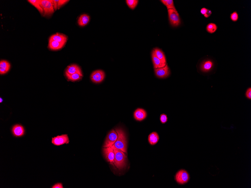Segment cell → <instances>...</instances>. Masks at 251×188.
I'll return each mask as SVG.
<instances>
[{
	"instance_id": "6da1fadb",
	"label": "cell",
	"mask_w": 251,
	"mask_h": 188,
	"mask_svg": "<svg viewBox=\"0 0 251 188\" xmlns=\"http://www.w3.org/2000/svg\"><path fill=\"white\" fill-rule=\"evenodd\" d=\"M116 130L118 134V137L117 141L111 147L127 153V141L125 133L121 128H116Z\"/></svg>"
},
{
	"instance_id": "7a4b0ae2",
	"label": "cell",
	"mask_w": 251,
	"mask_h": 188,
	"mask_svg": "<svg viewBox=\"0 0 251 188\" xmlns=\"http://www.w3.org/2000/svg\"><path fill=\"white\" fill-rule=\"evenodd\" d=\"M115 158L114 164L118 169H123L126 166L127 156L125 152L118 149L113 148Z\"/></svg>"
},
{
	"instance_id": "3957f363",
	"label": "cell",
	"mask_w": 251,
	"mask_h": 188,
	"mask_svg": "<svg viewBox=\"0 0 251 188\" xmlns=\"http://www.w3.org/2000/svg\"><path fill=\"white\" fill-rule=\"evenodd\" d=\"M40 2L43 9V16L50 17L55 11L53 0H40Z\"/></svg>"
},
{
	"instance_id": "277c9868",
	"label": "cell",
	"mask_w": 251,
	"mask_h": 188,
	"mask_svg": "<svg viewBox=\"0 0 251 188\" xmlns=\"http://www.w3.org/2000/svg\"><path fill=\"white\" fill-rule=\"evenodd\" d=\"M190 179L189 175L185 170L181 169L176 173L175 180L179 184L184 185L187 183Z\"/></svg>"
},
{
	"instance_id": "5b68a950",
	"label": "cell",
	"mask_w": 251,
	"mask_h": 188,
	"mask_svg": "<svg viewBox=\"0 0 251 188\" xmlns=\"http://www.w3.org/2000/svg\"><path fill=\"white\" fill-rule=\"evenodd\" d=\"M170 23L173 27H177L180 24V19L178 12L176 10L169 9L168 10Z\"/></svg>"
},
{
	"instance_id": "8992f818",
	"label": "cell",
	"mask_w": 251,
	"mask_h": 188,
	"mask_svg": "<svg viewBox=\"0 0 251 188\" xmlns=\"http://www.w3.org/2000/svg\"><path fill=\"white\" fill-rule=\"evenodd\" d=\"M118 135L116 130H112L109 133L105 141L103 148L112 147L118 139Z\"/></svg>"
},
{
	"instance_id": "52a82bcc",
	"label": "cell",
	"mask_w": 251,
	"mask_h": 188,
	"mask_svg": "<svg viewBox=\"0 0 251 188\" xmlns=\"http://www.w3.org/2000/svg\"><path fill=\"white\" fill-rule=\"evenodd\" d=\"M104 72L101 70H97L93 72L91 75V79L94 83L98 84L102 82L105 77Z\"/></svg>"
},
{
	"instance_id": "ba28073f",
	"label": "cell",
	"mask_w": 251,
	"mask_h": 188,
	"mask_svg": "<svg viewBox=\"0 0 251 188\" xmlns=\"http://www.w3.org/2000/svg\"><path fill=\"white\" fill-rule=\"evenodd\" d=\"M69 139L67 134H63L52 138V143L56 146H60L64 144H69Z\"/></svg>"
},
{
	"instance_id": "9c48e42d",
	"label": "cell",
	"mask_w": 251,
	"mask_h": 188,
	"mask_svg": "<svg viewBox=\"0 0 251 188\" xmlns=\"http://www.w3.org/2000/svg\"><path fill=\"white\" fill-rule=\"evenodd\" d=\"M155 72L156 76L160 78H165L170 74V70L167 64L163 67L155 69Z\"/></svg>"
},
{
	"instance_id": "30bf717a",
	"label": "cell",
	"mask_w": 251,
	"mask_h": 188,
	"mask_svg": "<svg viewBox=\"0 0 251 188\" xmlns=\"http://www.w3.org/2000/svg\"><path fill=\"white\" fill-rule=\"evenodd\" d=\"M103 152L107 161L114 165L115 154L113 148L111 147L103 148Z\"/></svg>"
},
{
	"instance_id": "8fae6325",
	"label": "cell",
	"mask_w": 251,
	"mask_h": 188,
	"mask_svg": "<svg viewBox=\"0 0 251 188\" xmlns=\"http://www.w3.org/2000/svg\"><path fill=\"white\" fill-rule=\"evenodd\" d=\"M134 118L136 120L141 121L145 119L147 117V113L143 108H138L134 112Z\"/></svg>"
},
{
	"instance_id": "7c38bea8",
	"label": "cell",
	"mask_w": 251,
	"mask_h": 188,
	"mask_svg": "<svg viewBox=\"0 0 251 188\" xmlns=\"http://www.w3.org/2000/svg\"><path fill=\"white\" fill-rule=\"evenodd\" d=\"M49 40H54L60 43L66 44L68 40V37L64 34L57 33L51 36Z\"/></svg>"
},
{
	"instance_id": "4fadbf2b",
	"label": "cell",
	"mask_w": 251,
	"mask_h": 188,
	"mask_svg": "<svg viewBox=\"0 0 251 188\" xmlns=\"http://www.w3.org/2000/svg\"><path fill=\"white\" fill-rule=\"evenodd\" d=\"M12 132L14 136L16 137H21L25 133V129L22 125L16 124L14 125L12 128Z\"/></svg>"
},
{
	"instance_id": "5bb4252c",
	"label": "cell",
	"mask_w": 251,
	"mask_h": 188,
	"mask_svg": "<svg viewBox=\"0 0 251 188\" xmlns=\"http://www.w3.org/2000/svg\"><path fill=\"white\" fill-rule=\"evenodd\" d=\"M65 45V44L60 43L55 41L49 40L48 47L51 50H58L62 49Z\"/></svg>"
},
{
	"instance_id": "9a60e30c",
	"label": "cell",
	"mask_w": 251,
	"mask_h": 188,
	"mask_svg": "<svg viewBox=\"0 0 251 188\" xmlns=\"http://www.w3.org/2000/svg\"><path fill=\"white\" fill-rule=\"evenodd\" d=\"M152 58L155 69H159L165 67L166 65V64L163 63L161 60L156 57L154 50L152 51Z\"/></svg>"
},
{
	"instance_id": "2e32d148",
	"label": "cell",
	"mask_w": 251,
	"mask_h": 188,
	"mask_svg": "<svg viewBox=\"0 0 251 188\" xmlns=\"http://www.w3.org/2000/svg\"><path fill=\"white\" fill-rule=\"evenodd\" d=\"M214 63L211 60H206L203 62L200 66L201 71L204 72H208L213 69Z\"/></svg>"
},
{
	"instance_id": "e0dca14e",
	"label": "cell",
	"mask_w": 251,
	"mask_h": 188,
	"mask_svg": "<svg viewBox=\"0 0 251 188\" xmlns=\"http://www.w3.org/2000/svg\"><path fill=\"white\" fill-rule=\"evenodd\" d=\"M11 65L10 63L5 60H1L0 62V74L4 75L10 70Z\"/></svg>"
},
{
	"instance_id": "ac0fdd59",
	"label": "cell",
	"mask_w": 251,
	"mask_h": 188,
	"mask_svg": "<svg viewBox=\"0 0 251 188\" xmlns=\"http://www.w3.org/2000/svg\"><path fill=\"white\" fill-rule=\"evenodd\" d=\"M66 72H67L70 75L74 74L75 73L82 74L80 68L76 64H73V65L68 66L66 70Z\"/></svg>"
},
{
	"instance_id": "d6986e66",
	"label": "cell",
	"mask_w": 251,
	"mask_h": 188,
	"mask_svg": "<svg viewBox=\"0 0 251 188\" xmlns=\"http://www.w3.org/2000/svg\"><path fill=\"white\" fill-rule=\"evenodd\" d=\"M90 17L88 15L83 14L78 18L77 23L80 27H84L87 25L90 21Z\"/></svg>"
},
{
	"instance_id": "ffe728a7",
	"label": "cell",
	"mask_w": 251,
	"mask_h": 188,
	"mask_svg": "<svg viewBox=\"0 0 251 188\" xmlns=\"http://www.w3.org/2000/svg\"><path fill=\"white\" fill-rule=\"evenodd\" d=\"M159 136L156 132H153L149 134L148 137V141L151 145H155L158 142L159 140Z\"/></svg>"
},
{
	"instance_id": "44dd1931",
	"label": "cell",
	"mask_w": 251,
	"mask_h": 188,
	"mask_svg": "<svg viewBox=\"0 0 251 188\" xmlns=\"http://www.w3.org/2000/svg\"><path fill=\"white\" fill-rule=\"evenodd\" d=\"M65 74L68 80L69 81H73V82L80 80L83 77L82 74H80L79 73L70 75L69 74L66 72Z\"/></svg>"
},
{
	"instance_id": "7402d4cb",
	"label": "cell",
	"mask_w": 251,
	"mask_h": 188,
	"mask_svg": "<svg viewBox=\"0 0 251 188\" xmlns=\"http://www.w3.org/2000/svg\"><path fill=\"white\" fill-rule=\"evenodd\" d=\"M29 3L36 8L39 12L43 16V10L42 7L41 6L40 0H29L27 1Z\"/></svg>"
},
{
	"instance_id": "603a6c76",
	"label": "cell",
	"mask_w": 251,
	"mask_h": 188,
	"mask_svg": "<svg viewBox=\"0 0 251 188\" xmlns=\"http://www.w3.org/2000/svg\"><path fill=\"white\" fill-rule=\"evenodd\" d=\"M154 51L156 57L161 60L163 63L167 64L165 56L163 51L160 49L157 48L154 49Z\"/></svg>"
},
{
	"instance_id": "cb8c5ba5",
	"label": "cell",
	"mask_w": 251,
	"mask_h": 188,
	"mask_svg": "<svg viewBox=\"0 0 251 188\" xmlns=\"http://www.w3.org/2000/svg\"><path fill=\"white\" fill-rule=\"evenodd\" d=\"M55 11L60 9L61 7L66 4L69 1L68 0H53Z\"/></svg>"
},
{
	"instance_id": "d4e9b609",
	"label": "cell",
	"mask_w": 251,
	"mask_h": 188,
	"mask_svg": "<svg viewBox=\"0 0 251 188\" xmlns=\"http://www.w3.org/2000/svg\"><path fill=\"white\" fill-rule=\"evenodd\" d=\"M160 1L167 7L168 10L169 9H173V10H176L173 0H162Z\"/></svg>"
},
{
	"instance_id": "484cf974",
	"label": "cell",
	"mask_w": 251,
	"mask_h": 188,
	"mask_svg": "<svg viewBox=\"0 0 251 188\" xmlns=\"http://www.w3.org/2000/svg\"><path fill=\"white\" fill-rule=\"evenodd\" d=\"M217 27L216 25L214 23L209 24L206 27V31L210 34H213L217 30Z\"/></svg>"
},
{
	"instance_id": "4316f807",
	"label": "cell",
	"mask_w": 251,
	"mask_h": 188,
	"mask_svg": "<svg viewBox=\"0 0 251 188\" xmlns=\"http://www.w3.org/2000/svg\"><path fill=\"white\" fill-rule=\"evenodd\" d=\"M126 1L129 8L132 10H134L137 6L139 1L137 0H126Z\"/></svg>"
},
{
	"instance_id": "83f0119b",
	"label": "cell",
	"mask_w": 251,
	"mask_h": 188,
	"mask_svg": "<svg viewBox=\"0 0 251 188\" xmlns=\"http://www.w3.org/2000/svg\"><path fill=\"white\" fill-rule=\"evenodd\" d=\"M230 19L232 21L236 22L237 21L238 19H239V15L237 12H235L232 13L230 15Z\"/></svg>"
},
{
	"instance_id": "f1b7e54d",
	"label": "cell",
	"mask_w": 251,
	"mask_h": 188,
	"mask_svg": "<svg viewBox=\"0 0 251 188\" xmlns=\"http://www.w3.org/2000/svg\"><path fill=\"white\" fill-rule=\"evenodd\" d=\"M160 122L162 124H164L167 122L168 121V117L167 115L165 114H162L160 115Z\"/></svg>"
},
{
	"instance_id": "f546056e",
	"label": "cell",
	"mask_w": 251,
	"mask_h": 188,
	"mask_svg": "<svg viewBox=\"0 0 251 188\" xmlns=\"http://www.w3.org/2000/svg\"><path fill=\"white\" fill-rule=\"evenodd\" d=\"M245 96L246 97L247 99L251 100V88H249L247 89L245 93Z\"/></svg>"
},
{
	"instance_id": "4dcf8cb0",
	"label": "cell",
	"mask_w": 251,
	"mask_h": 188,
	"mask_svg": "<svg viewBox=\"0 0 251 188\" xmlns=\"http://www.w3.org/2000/svg\"><path fill=\"white\" fill-rule=\"evenodd\" d=\"M52 188H63L62 183H58L52 186Z\"/></svg>"
},
{
	"instance_id": "1f68e13d",
	"label": "cell",
	"mask_w": 251,
	"mask_h": 188,
	"mask_svg": "<svg viewBox=\"0 0 251 188\" xmlns=\"http://www.w3.org/2000/svg\"><path fill=\"white\" fill-rule=\"evenodd\" d=\"M212 13V12L211 10H207V12L206 14L204 15V16L206 18H208L211 15Z\"/></svg>"
},
{
	"instance_id": "d6a6232c",
	"label": "cell",
	"mask_w": 251,
	"mask_h": 188,
	"mask_svg": "<svg viewBox=\"0 0 251 188\" xmlns=\"http://www.w3.org/2000/svg\"><path fill=\"white\" fill-rule=\"evenodd\" d=\"M207 10L208 9L206 8H202L200 10L201 13L204 16L206 14L207 12Z\"/></svg>"
},
{
	"instance_id": "836d02e7",
	"label": "cell",
	"mask_w": 251,
	"mask_h": 188,
	"mask_svg": "<svg viewBox=\"0 0 251 188\" xmlns=\"http://www.w3.org/2000/svg\"><path fill=\"white\" fill-rule=\"evenodd\" d=\"M2 101H3V99H2H2H1V103L2 102Z\"/></svg>"
}]
</instances>
